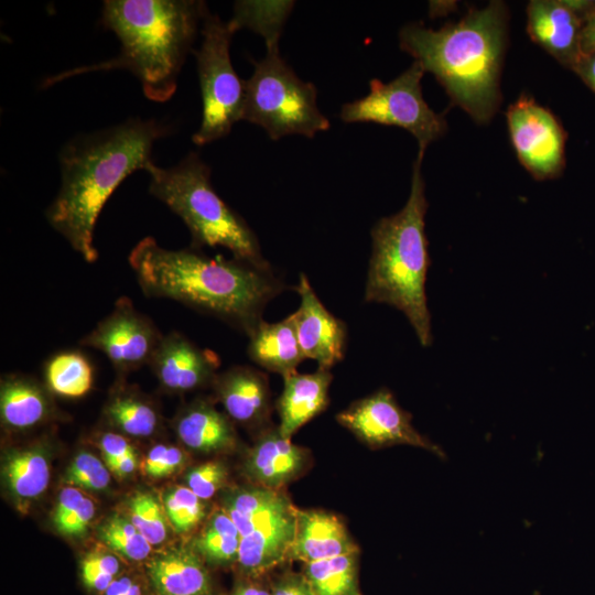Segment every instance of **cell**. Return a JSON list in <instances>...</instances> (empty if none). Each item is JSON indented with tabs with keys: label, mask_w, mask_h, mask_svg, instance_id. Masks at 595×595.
Here are the masks:
<instances>
[{
	"label": "cell",
	"mask_w": 595,
	"mask_h": 595,
	"mask_svg": "<svg viewBox=\"0 0 595 595\" xmlns=\"http://www.w3.org/2000/svg\"><path fill=\"white\" fill-rule=\"evenodd\" d=\"M128 260L144 295L180 302L248 336L263 321L266 305L285 289L270 264L208 257L192 247L166 249L153 237L141 239Z\"/></svg>",
	"instance_id": "6da1fadb"
},
{
	"label": "cell",
	"mask_w": 595,
	"mask_h": 595,
	"mask_svg": "<svg viewBox=\"0 0 595 595\" xmlns=\"http://www.w3.org/2000/svg\"><path fill=\"white\" fill-rule=\"evenodd\" d=\"M169 131L154 119L134 118L63 147L61 187L46 218L87 262L98 258L94 231L105 203L127 176L153 163L154 142Z\"/></svg>",
	"instance_id": "7a4b0ae2"
},
{
	"label": "cell",
	"mask_w": 595,
	"mask_h": 595,
	"mask_svg": "<svg viewBox=\"0 0 595 595\" xmlns=\"http://www.w3.org/2000/svg\"><path fill=\"white\" fill-rule=\"evenodd\" d=\"M207 12V4L195 0H106L101 22L119 39V55L52 75L42 87L90 72L127 69L150 100L164 102L176 90L177 77Z\"/></svg>",
	"instance_id": "3957f363"
},
{
	"label": "cell",
	"mask_w": 595,
	"mask_h": 595,
	"mask_svg": "<svg viewBox=\"0 0 595 595\" xmlns=\"http://www.w3.org/2000/svg\"><path fill=\"white\" fill-rule=\"evenodd\" d=\"M507 20L505 3L493 1L439 30L409 23L399 32L400 47L435 76L454 104L484 123L501 100Z\"/></svg>",
	"instance_id": "277c9868"
},
{
	"label": "cell",
	"mask_w": 595,
	"mask_h": 595,
	"mask_svg": "<svg viewBox=\"0 0 595 595\" xmlns=\"http://www.w3.org/2000/svg\"><path fill=\"white\" fill-rule=\"evenodd\" d=\"M423 155L418 152L414 161L405 205L397 214L380 218L371 229L372 251L365 300L401 311L421 345L426 347L433 337L425 293L431 259L425 236L429 204L421 171Z\"/></svg>",
	"instance_id": "5b68a950"
},
{
	"label": "cell",
	"mask_w": 595,
	"mask_h": 595,
	"mask_svg": "<svg viewBox=\"0 0 595 595\" xmlns=\"http://www.w3.org/2000/svg\"><path fill=\"white\" fill-rule=\"evenodd\" d=\"M145 171L150 174L149 192L184 221L192 248L223 247L234 258L269 264L252 229L212 186L210 169L197 153H188L169 169L151 163Z\"/></svg>",
	"instance_id": "8992f818"
},
{
	"label": "cell",
	"mask_w": 595,
	"mask_h": 595,
	"mask_svg": "<svg viewBox=\"0 0 595 595\" xmlns=\"http://www.w3.org/2000/svg\"><path fill=\"white\" fill-rule=\"evenodd\" d=\"M242 120L261 127L272 140L292 134L313 138L331 126L317 106L315 85L293 72L279 46L267 48L245 82Z\"/></svg>",
	"instance_id": "52a82bcc"
},
{
	"label": "cell",
	"mask_w": 595,
	"mask_h": 595,
	"mask_svg": "<svg viewBox=\"0 0 595 595\" xmlns=\"http://www.w3.org/2000/svg\"><path fill=\"white\" fill-rule=\"evenodd\" d=\"M202 44L195 52L202 93V121L192 140L204 145L226 137L242 120L245 82L230 61V41L235 32L228 22L209 11L202 22Z\"/></svg>",
	"instance_id": "ba28073f"
},
{
	"label": "cell",
	"mask_w": 595,
	"mask_h": 595,
	"mask_svg": "<svg viewBox=\"0 0 595 595\" xmlns=\"http://www.w3.org/2000/svg\"><path fill=\"white\" fill-rule=\"evenodd\" d=\"M425 71L414 61L409 68L389 83L374 78L369 93L342 106L339 118L347 123L374 122L408 130L424 153L430 143L442 137L447 123L443 113L432 110L422 95L421 80Z\"/></svg>",
	"instance_id": "9c48e42d"
},
{
	"label": "cell",
	"mask_w": 595,
	"mask_h": 595,
	"mask_svg": "<svg viewBox=\"0 0 595 595\" xmlns=\"http://www.w3.org/2000/svg\"><path fill=\"white\" fill-rule=\"evenodd\" d=\"M506 117L513 149L528 172L539 181L560 176L566 132L558 118L527 95L508 107Z\"/></svg>",
	"instance_id": "30bf717a"
},
{
	"label": "cell",
	"mask_w": 595,
	"mask_h": 595,
	"mask_svg": "<svg viewBox=\"0 0 595 595\" xmlns=\"http://www.w3.org/2000/svg\"><path fill=\"white\" fill-rule=\"evenodd\" d=\"M163 335L150 317L139 312L127 296L79 344L106 355L119 372L136 370L150 363Z\"/></svg>",
	"instance_id": "8fae6325"
},
{
	"label": "cell",
	"mask_w": 595,
	"mask_h": 595,
	"mask_svg": "<svg viewBox=\"0 0 595 595\" xmlns=\"http://www.w3.org/2000/svg\"><path fill=\"white\" fill-rule=\"evenodd\" d=\"M336 420L371 448L405 444L445 457L439 445L416 431L412 415L398 404L387 388L353 402Z\"/></svg>",
	"instance_id": "7c38bea8"
},
{
	"label": "cell",
	"mask_w": 595,
	"mask_h": 595,
	"mask_svg": "<svg viewBox=\"0 0 595 595\" xmlns=\"http://www.w3.org/2000/svg\"><path fill=\"white\" fill-rule=\"evenodd\" d=\"M298 509L281 490L275 500L241 538L238 565L246 577H260L289 559L294 541Z\"/></svg>",
	"instance_id": "4fadbf2b"
},
{
	"label": "cell",
	"mask_w": 595,
	"mask_h": 595,
	"mask_svg": "<svg viewBox=\"0 0 595 595\" xmlns=\"http://www.w3.org/2000/svg\"><path fill=\"white\" fill-rule=\"evenodd\" d=\"M296 292L301 303L293 316L302 353L315 360L318 369L329 370L344 358L346 324L324 306L304 273L300 274Z\"/></svg>",
	"instance_id": "5bb4252c"
},
{
	"label": "cell",
	"mask_w": 595,
	"mask_h": 595,
	"mask_svg": "<svg viewBox=\"0 0 595 595\" xmlns=\"http://www.w3.org/2000/svg\"><path fill=\"white\" fill-rule=\"evenodd\" d=\"M583 0H532L527 7V31L561 65L573 68L581 56Z\"/></svg>",
	"instance_id": "9a60e30c"
},
{
	"label": "cell",
	"mask_w": 595,
	"mask_h": 595,
	"mask_svg": "<svg viewBox=\"0 0 595 595\" xmlns=\"http://www.w3.org/2000/svg\"><path fill=\"white\" fill-rule=\"evenodd\" d=\"M149 365L163 388L185 392L214 382L219 358L184 335L171 332L163 335Z\"/></svg>",
	"instance_id": "2e32d148"
},
{
	"label": "cell",
	"mask_w": 595,
	"mask_h": 595,
	"mask_svg": "<svg viewBox=\"0 0 595 595\" xmlns=\"http://www.w3.org/2000/svg\"><path fill=\"white\" fill-rule=\"evenodd\" d=\"M306 463V450L293 444L277 428L259 436L246 458L244 470L256 485L279 490L301 475Z\"/></svg>",
	"instance_id": "e0dca14e"
},
{
	"label": "cell",
	"mask_w": 595,
	"mask_h": 595,
	"mask_svg": "<svg viewBox=\"0 0 595 595\" xmlns=\"http://www.w3.org/2000/svg\"><path fill=\"white\" fill-rule=\"evenodd\" d=\"M359 552L345 524L333 513L298 509L294 541L289 559L303 564Z\"/></svg>",
	"instance_id": "ac0fdd59"
},
{
	"label": "cell",
	"mask_w": 595,
	"mask_h": 595,
	"mask_svg": "<svg viewBox=\"0 0 595 595\" xmlns=\"http://www.w3.org/2000/svg\"><path fill=\"white\" fill-rule=\"evenodd\" d=\"M155 595H214L203 558L193 547H174L155 555L147 567Z\"/></svg>",
	"instance_id": "d6986e66"
},
{
	"label": "cell",
	"mask_w": 595,
	"mask_h": 595,
	"mask_svg": "<svg viewBox=\"0 0 595 595\" xmlns=\"http://www.w3.org/2000/svg\"><path fill=\"white\" fill-rule=\"evenodd\" d=\"M217 399L227 415L241 424H260L270 410V391L267 378L248 366H236L216 376Z\"/></svg>",
	"instance_id": "ffe728a7"
},
{
	"label": "cell",
	"mask_w": 595,
	"mask_h": 595,
	"mask_svg": "<svg viewBox=\"0 0 595 595\" xmlns=\"http://www.w3.org/2000/svg\"><path fill=\"white\" fill-rule=\"evenodd\" d=\"M277 401L280 433L288 439L311 419L323 412L328 404V389L333 380L329 370L318 369L312 374H291Z\"/></svg>",
	"instance_id": "44dd1931"
},
{
	"label": "cell",
	"mask_w": 595,
	"mask_h": 595,
	"mask_svg": "<svg viewBox=\"0 0 595 595\" xmlns=\"http://www.w3.org/2000/svg\"><path fill=\"white\" fill-rule=\"evenodd\" d=\"M248 337L250 359L283 378L296 372V367L305 359L293 314L275 323L261 321Z\"/></svg>",
	"instance_id": "7402d4cb"
},
{
	"label": "cell",
	"mask_w": 595,
	"mask_h": 595,
	"mask_svg": "<svg viewBox=\"0 0 595 595\" xmlns=\"http://www.w3.org/2000/svg\"><path fill=\"white\" fill-rule=\"evenodd\" d=\"M175 431L184 445L202 453L226 452L236 444L228 418L206 401H196L175 420Z\"/></svg>",
	"instance_id": "603a6c76"
},
{
	"label": "cell",
	"mask_w": 595,
	"mask_h": 595,
	"mask_svg": "<svg viewBox=\"0 0 595 595\" xmlns=\"http://www.w3.org/2000/svg\"><path fill=\"white\" fill-rule=\"evenodd\" d=\"M51 412L48 394L33 379L21 375L2 379L0 413L4 426L12 430L31 429L46 420Z\"/></svg>",
	"instance_id": "cb8c5ba5"
},
{
	"label": "cell",
	"mask_w": 595,
	"mask_h": 595,
	"mask_svg": "<svg viewBox=\"0 0 595 595\" xmlns=\"http://www.w3.org/2000/svg\"><path fill=\"white\" fill-rule=\"evenodd\" d=\"M3 477L11 494L21 501L41 496L50 482V464L42 446L12 451L3 464Z\"/></svg>",
	"instance_id": "d4e9b609"
},
{
	"label": "cell",
	"mask_w": 595,
	"mask_h": 595,
	"mask_svg": "<svg viewBox=\"0 0 595 595\" xmlns=\"http://www.w3.org/2000/svg\"><path fill=\"white\" fill-rule=\"evenodd\" d=\"M302 574L315 595H361L358 552L305 563Z\"/></svg>",
	"instance_id": "484cf974"
},
{
	"label": "cell",
	"mask_w": 595,
	"mask_h": 595,
	"mask_svg": "<svg viewBox=\"0 0 595 595\" xmlns=\"http://www.w3.org/2000/svg\"><path fill=\"white\" fill-rule=\"evenodd\" d=\"M47 388L66 398L85 396L94 383V369L79 350H62L51 356L44 366Z\"/></svg>",
	"instance_id": "4316f807"
},
{
	"label": "cell",
	"mask_w": 595,
	"mask_h": 595,
	"mask_svg": "<svg viewBox=\"0 0 595 595\" xmlns=\"http://www.w3.org/2000/svg\"><path fill=\"white\" fill-rule=\"evenodd\" d=\"M294 7L293 1H236L230 29L248 28L262 35L267 48L279 46L283 24Z\"/></svg>",
	"instance_id": "83f0119b"
},
{
	"label": "cell",
	"mask_w": 595,
	"mask_h": 595,
	"mask_svg": "<svg viewBox=\"0 0 595 595\" xmlns=\"http://www.w3.org/2000/svg\"><path fill=\"white\" fill-rule=\"evenodd\" d=\"M105 415L112 426L136 437L154 434L160 422L155 408L128 390H118L110 397Z\"/></svg>",
	"instance_id": "f1b7e54d"
},
{
	"label": "cell",
	"mask_w": 595,
	"mask_h": 595,
	"mask_svg": "<svg viewBox=\"0 0 595 595\" xmlns=\"http://www.w3.org/2000/svg\"><path fill=\"white\" fill-rule=\"evenodd\" d=\"M241 536L230 517L218 510L194 541L193 548L207 563L228 565L238 561Z\"/></svg>",
	"instance_id": "f546056e"
},
{
	"label": "cell",
	"mask_w": 595,
	"mask_h": 595,
	"mask_svg": "<svg viewBox=\"0 0 595 595\" xmlns=\"http://www.w3.org/2000/svg\"><path fill=\"white\" fill-rule=\"evenodd\" d=\"M281 489H270L255 485L235 488L225 494L224 511L230 517L240 532L246 537L258 517L275 500Z\"/></svg>",
	"instance_id": "4dcf8cb0"
},
{
	"label": "cell",
	"mask_w": 595,
	"mask_h": 595,
	"mask_svg": "<svg viewBox=\"0 0 595 595\" xmlns=\"http://www.w3.org/2000/svg\"><path fill=\"white\" fill-rule=\"evenodd\" d=\"M100 539L115 552L131 561H142L151 552L150 542L133 523L120 516L108 518L98 529Z\"/></svg>",
	"instance_id": "1f68e13d"
},
{
	"label": "cell",
	"mask_w": 595,
	"mask_h": 595,
	"mask_svg": "<svg viewBox=\"0 0 595 595\" xmlns=\"http://www.w3.org/2000/svg\"><path fill=\"white\" fill-rule=\"evenodd\" d=\"M130 521L151 545L166 539L167 527L163 509L151 494L137 493L129 500Z\"/></svg>",
	"instance_id": "d6a6232c"
},
{
	"label": "cell",
	"mask_w": 595,
	"mask_h": 595,
	"mask_svg": "<svg viewBox=\"0 0 595 595\" xmlns=\"http://www.w3.org/2000/svg\"><path fill=\"white\" fill-rule=\"evenodd\" d=\"M164 510L176 532L193 530L205 517L203 499L188 487H174L164 495Z\"/></svg>",
	"instance_id": "836d02e7"
},
{
	"label": "cell",
	"mask_w": 595,
	"mask_h": 595,
	"mask_svg": "<svg viewBox=\"0 0 595 595\" xmlns=\"http://www.w3.org/2000/svg\"><path fill=\"white\" fill-rule=\"evenodd\" d=\"M65 483L90 490H102L110 482V474L105 464L89 452H79L68 465Z\"/></svg>",
	"instance_id": "e575fe53"
},
{
	"label": "cell",
	"mask_w": 595,
	"mask_h": 595,
	"mask_svg": "<svg viewBox=\"0 0 595 595\" xmlns=\"http://www.w3.org/2000/svg\"><path fill=\"white\" fill-rule=\"evenodd\" d=\"M119 560L107 552H91L80 562L83 584L90 591L104 594L119 576Z\"/></svg>",
	"instance_id": "d590c367"
},
{
	"label": "cell",
	"mask_w": 595,
	"mask_h": 595,
	"mask_svg": "<svg viewBox=\"0 0 595 595\" xmlns=\"http://www.w3.org/2000/svg\"><path fill=\"white\" fill-rule=\"evenodd\" d=\"M227 475L223 463L209 461L193 467L186 475V484L196 496L205 500L225 485Z\"/></svg>",
	"instance_id": "8d00e7d4"
},
{
	"label": "cell",
	"mask_w": 595,
	"mask_h": 595,
	"mask_svg": "<svg viewBox=\"0 0 595 595\" xmlns=\"http://www.w3.org/2000/svg\"><path fill=\"white\" fill-rule=\"evenodd\" d=\"M184 461V453L178 447L156 444L148 453L143 463V470L152 478H162L178 470Z\"/></svg>",
	"instance_id": "74e56055"
},
{
	"label": "cell",
	"mask_w": 595,
	"mask_h": 595,
	"mask_svg": "<svg viewBox=\"0 0 595 595\" xmlns=\"http://www.w3.org/2000/svg\"><path fill=\"white\" fill-rule=\"evenodd\" d=\"M95 512L96 509L93 500L85 497L74 511L54 526L63 536L80 537L86 533Z\"/></svg>",
	"instance_id": "f35d334b"
},
{
	"label": "cell",
	"mask_w": 595,
	"mask_h": 595,
	"mask_svg": "<svg viewBox=\"0 0 595 595\" xmlns=\"http://www.w3.org/2000/svg\"><path fill=\"white\" fill-rule=\"evenodd\" d=\"M98 444L107 466L136 453L133 446L119 433H102L98 439Z\"/></svg>",
	"instance_id": "ab89813d"
},
{
	"label": "cell",
	"mask_w": 595,
	"mask_h": 595,
	"mask_svg": "<svg viewBox=\"0 0 595 595\" xmlns=\"http://www.w3.org/2000/svg\"><path fill=\"white\" fill-rule=\"evenodd\" d=\"M271 595H315L302 573L288 572L271 583Z\"/></svg>",
	"instance_id": "60d3db41"
},
{
	"label": "cell",
	"mask_w": 595,
	"mask_h": 595,
	"mask_svg": "<svg viewBox=\"0 0 595 595\" xmlns=\"http://www.w3.org/2000/svg\"><path fill=\"white\" fill-rule=\"evenodd\" d=\"M85 496L76 487H65L61 490L57 502L53 510L52 521L54 524L65 519L83 501Z\"/></svg>",
	"instance_id": "b9f144b4"
},
{
	"label": "cell",
	"mask_w": 595,
	"mask_h": 595,
	"mask_svg": "<svg viewBox=\"0 0 595 595\" xmlns=\"http://www.w3.org/2000/svg\"><path fill=\"white\" fill-rule=\"evenodd\" d=\"M581 52L595 53V1H585L582 10Z\"/></svg>",
	"instance_id": "7bdbcfd3"
},
{
	"label": "cell",
	"mask_w": 595,
	"mask_h": 595,
	"mask_svg": "<svg viewBox=\"0 0 595 595\" xmlns=\"http://www.w3.org/2000/svg\"><path fill=\"white\" fill-rule=\"evenodd\" d=\"M104 595H143L140 582L129 575H119Z\"/></svg>",
	"instance_id": "ee69618b"
},
{
	"label": "cell",
	"mask_w": 595,
	"mask_h": 595,
	"mask_svg": "<svg viewBox=\"0 0 595 595\" xmlns=\"http://www.w3.org/2000/svg\"><path fill=\"white\" fill-rule=\"evenodd\" d=\"M572 71L595 93V53L581 54Z\"/></svg>",
	"instance_id": "f6af8a7d"
},
{
	"label": "cell",
	"mask_w": 595,
	"mask_h": 595,
	"mask_svg": "<svg viewBox=\"0 0 595 595\" xmlns=\"http://www.w3.org/2000/svg\"><path fill=\"white\" fill-rule=\"evenodd\" d=\"M261 577H247L235 586L229 595H271V583H264Z\"/></svg>",
	"instance_id": "bcb514c9"
},
{
	"label": "cell",
	"mask_w": 595,
	"mask_h": 595,
	"mask_svg": "<svg viewBox=\"0 0 595 595\" xmlns=\"http://www.w3.org/2000/svg\"><path fill=\"white\" fill-rule=\"evenodd\" d=\"M137 466V456L136 453L125 456L123 458L117 461L116 463L108 466L112 474L118 478H123L133 473Z\"/></svg>",
	"instance_id": "7dc6e473"
}]
</instances>
